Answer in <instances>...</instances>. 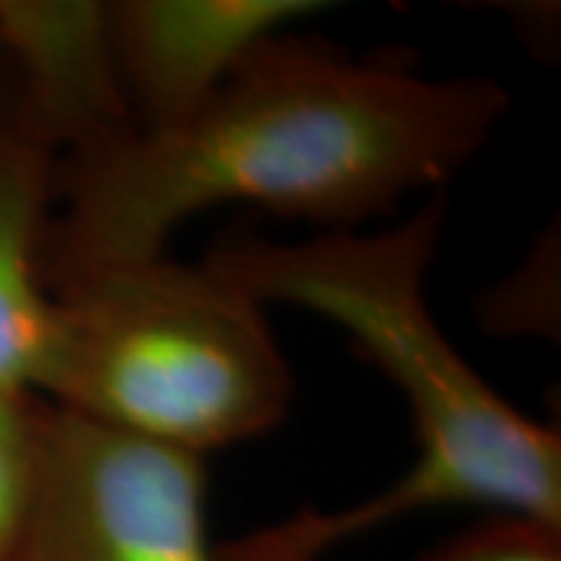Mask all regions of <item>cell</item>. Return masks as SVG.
I'll list each match as a JSON object with an SVG mask.
<instances>
[{"label":"cell","instance_id":"8","mask_svg":"<svg viewBox=\"0 0 561 561\" xmlns=\"http://www.w3.org/2000/svg\"><path fill=\"white\" fill-rule=\"evenodd\" d=\"M54 405L0 397V561H22L38 508Z\"/></svg>","mask_w":561,"mask_h":561},{"label":"cell","instance_id":"2","mask_svg":"<svg viewBox=\"0 0 561 561\" xmlns=\"http://www.w3.org/2000/svg\"><path fill=\"white\" fill-rule=\"evenodd\" d=\"M446 225L434 194L375 234L328 231L297 243L228 238L206 265L262 306H300L343 328L405 397L419 456L390 486L346 508H300L216 546L219 561H328L409 515L474 505L561 524V437L505 402L461 356L427 302Z\"/></svg>","mask_w":561,"mask_h":561},{"label":"cell","instance_id":"1","mask_svg":"<svg viewBox=\"0 0 561 561\" xmlns=\"http://www.w3.org/2000/svg\"><path fill=\"white\" fill-rule=\"evenodd\" d=\"M505 113L500 81L434 79L400 54L353 57L280 32L194 119L60 169L44 280L162 256L181 221L219 203L346 231L456 179Z\"/></svg>","mask_w":561,"mask_h":561},{"label":"cell","instance_id":"10","mask_svg":"<svg viewBox=\"0 0 561 561\" xmlns=\"http://www.w3.org/2000/svg\"><path fill=\"white\" fill-rule=\"evenodd\" d=\"M20 128V91H16V76L13 66L0 50V144Z\"/></svg>","mask_w":561,"mask_h":561},{"label":"cell","instance_id":"3","mask_svg":"<svg viewBox=\"0 0 561 561\" xmlns=\"http://www.w3.org/2000/svg\"><path fill=\"white\" fill-rule=\"evenodd\" d=\"M50 294L57 409L201 459L278 427L290 409L294 375L265 306L206 262H101Z\"/></svg>","mask_w":561,"mask_h":561},{"label":"cell","instance_id":"6","mask_svg":"<svg viewBox=\"0 0 561 561\" xmlns=\"http://www.w3.org/2000/svg\"><path fill=\"white\" fill-rule=\"evenodd\" d=\"M106 7L138 131H169L194 119L260 44L328 10L316 0H113Z\"/></svg>","mask_w":561,"mask_h":561},{"label":"cell","instance_id":"9","mask_svg":"<svg viewBox=\"0 0 561 561\" xmlns=\"http://www.w3.org/2000/svg\"><path fill=\"white\" fill-rule=\"evenodd\" d=\"M415 561H561V524L490 515Z\"/></svg>","mask_w":561,"mask_h":561},{"label":"cell","instance_id":"4","mask_svg":"<svg viewBox=\"0 0 561 561\" xmlns=\"http://www.w3.org/2000/svg\"><path fill=\"white\" fill-rule=\"evenodd\" d=\"M22 561H219L203 459L54 405Z\"/></svg>","mask_w":561,"mask_h":561},{"label":"cell","instance_id":"7","mask_svg":"<svg viewBox=\"0 0 561 561\" xmlns=\"http://www.w3.org/2000/svg\"><path fill=\"white\" fill-rule=\"evenodd\" d=\"M60 162L22 128L0 144V397L47 400L60 362V306L44 280V241Z\"/></svg>","mask_w":561,"mask_h":561},{"label":"cell","instance_id":"5","mask_svg":"<svg viewBox=\"0 0 561 561\" xmlns=\"http://www.w3.org/2000/svg\"><path fill=\"white\" fill-rule=\"evenodd\" d=\"M0 50L20 91V128L60 169L138 135L101 0H0Z\"/></svg>","mask_w":561,"mask_h":561}]
</instances>
